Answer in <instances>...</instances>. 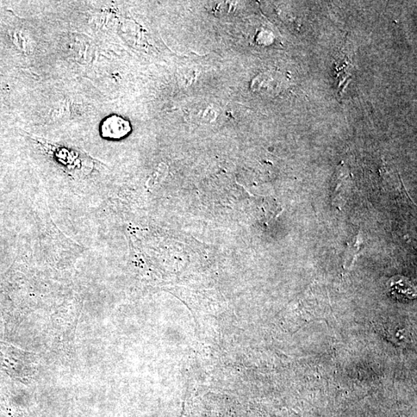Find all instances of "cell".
<instances>
[{"mask_svg": "<svg viewBox=\"0 0 417 417\" xmlns=\"http://www.w3.org/2000/svg\"><path fill=\"white\" fill-rule=\"evenodd\" d=\"M34 354L0 341V370L10 376L23 378L33 374Z\"/></svg>", "mask_w": 417, "mask_h": 417, "instance_id": "6da1fadb", "label": "cell"}, {"mask_svg": "<svg viewBox=\"0 0 417 417\" xmlns=\"http://www.w3.org/2000/svg\"><path fill=\"white\" fill-rule=\"evenodd\" d=\"M132 130L130 122L118 115L106 117L100 126V133L103 138L120 139L128 135Z\"/></svg>", "mask_w": 417, "mask_h": 417, "instance_id": "7a4b0ae2", "label": "cell"}, {"mask_svg": "<svg viewBox=\"0 0 417 417\" xmlns=\"http://www.w3.org/2000/svg\"><path fill=\"white\" fill-rule=\"evenodd\" d=\"M390 295L397 300H412L416 295L414 284L405 277L396 276L388 283Z\"/></svg>", "mask_w": 417, "mask_h": 417, "instance_id": "3957f363", "label": "cell"}]
</instances>
